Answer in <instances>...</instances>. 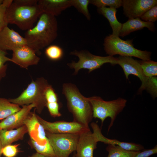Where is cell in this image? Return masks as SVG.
Wrapping results in <instances>:
<instances>
[{"label": "cell", "mask_w": 157, "mask_h": 157, "mask_svg": "<svg viewBox=\"0 0 157 157\" xmlns=\"http://www.w3.org/2000/svg\"><path fill=\"white\" fill-rule=\"evenodd\" d=\"M36 25L27 30L25 37L27 45L36 53L49 45L58 36V24L56 17L42 13Z\"/></svg>", "instance_id": "1"}, {"label": "cell", "mask_w": 157, "mask_h": 157, "mask_svg": "<svg viewBox=\"0 0 157 157\" xmlns=\"http://www.w3.org/2000/svg\"><path fill=\"white\" fill-rule=\"evenodd\" d=\"M62 93L66 98L68 109L73 115V121L89 127L93 116L88 97L82 95L76 86L71 83L63 84Z\"/></svg>", "instance_id": "2"}, {"label": "cell", "mask_w": 157, "mask_h": 157, "mask_svg": "<svg viewBox=\"0 0 157 157\" xmlns=\"http://www.w3.org/2000/svg\"><path fill=\"white\" fill-rule=\"evenodd\" d=\"M49 85L44 78H38L33 80L18 97L8 100L10 102L20 106L33 104L35 111L40 114L46 107L45 93Z\"/></svg>", "instance_id": "3"}, {"label": "cell", "mask_w": 157, "mask_h": 157, "mask_svg": "<svg viewBox=\"0 0 157 157\" xmlns=\"http://www.w3.org/2000/svg\"><path fill=\"white\" fill-rule=\"evenodd\" d=\"M43 13L38 4L32 6H23L13 1L6 10L8 24H15L23 30L32 28L33 24Z\"/></svg>", "instance_id": "4"}, {"label": "cell", "mask_w": 157, "mask_h": 157, "mask_svg": "<svg viewBox=\"0 0 157 157\" xmlns=\"http://www.w3.org/2000/svg\"><path fill=\"white\" fill-rule=\"evenodd\" d=\"M92 106L93 118L99 119L101 126L108 117L111 119L108 132L112 126L117 115L126 106V99L121 97L110 101L104 100L100 97L94 96L88 97Z\"/></svg>", "instance_id": "5"}, {"label": "cell", "mask_w": 157, "mask_h": 157, "mask_svg": "<svg viewBox=\"0 0 157 157\" xmlns=\"http://www.w3.org/2000/svg\"><path fill=\"white\" fill-rule=\"evenodd\" d=\"M103 45L105 51L108 56L119 55L122 56L134 57L143 60H151V52L135 48L133 40H124L119 36L110 34L105 38Z\"/></svg>", "instance_id": "6"}, {"label": "cell", "mask_w": 157, "mask_h": 157, "mask_svg": "<svg viewBox=\"0 0 157 157\" xmlns=\"http://www.w3.org/2000/svg\"><path fill=\"white\" fill-rule=\"evenodd\" d=\"M70 54L75 56L79 58L77 62L72 61L67 64L70 68L74 69V74L75 75L82 69H88L89 70V73H90L100 68L105 63H109L112 65L117 64L118 63L117 58L110 56H97L85 50L80 51L74 50L71 52Z\"/></svg>", "instance_id": "7"}, {"label": "cell", "mask_w": 157, "mask_h": 157, "mask_svg": "<svg viewBox=\"0 0 157 157\" xmlns=\"http://www.w3.org/2000/svg\"><path fill=\"white\" fill-rule=\"evenodd\" d=\"M45 132L56 157H69L76 151L79 135Z\"/></svg>", "instance_id": "8"}, {"label": "cell", "mask_w": 157, "mask_h": 157, "mask_svg": "<svg viewBox=\"0 0 157 157\" xmlns=\"http://www.w3.org/2000/svg\"><path fill=\"white\" fill-rule=\"evenodd\" d=\"M37 117L45 131L51 133L80 135L90 129L89 127L74 121H59L51 122L44 119L38 115Z\"/></svg>", "instance_id": "9"}, {"label": "cell", "mask_w": 157, "mask_h": 157, "mask_svg": "<svg viewBox=\"0 0 157 157\" xmlns=\"http://www.w3.org/2000/svg\"><path fill=\"white\" fill-rule=\"evenodd\" d=\"M117 58V64L123 69L126 79H128L130 74H133L138 77L141 81V85L138 93L140 94L145 90L149 77H147L144 75L139 61L129 56H119Z\"/></svg>", "instance_id": "10"}, {"label": "cell", "mask_w": 157, "mask_h": 157, "mask_svg": "<svg viewBox=\"0 0 157 157\" xmlns=\"http://www.w3.org/2000/svg\"><path fill=\"white\" fill-rule=\"evenodd\" d=\"M156 5V0H122L123 14L129 19L140 18L148 10Z\"/></svg>", "instance_id": "11"}, {"label": "cell", "mask_w": 157, "mask_h": 157, "mask_svg": "<svg viewBox=\"0 0 157 157\" xmlns=\"http://www.w3.org/2000/svg\"><path fill=\"white\" fill-rule=\"evenodd\" d=\"M31 139L38 144L45 146L50 144L43 127L39 121L35 109L24 122Z\"/></svg>", "instance_id": "12"}, {"label": "cell", "mask_w": 157, "mask_h": 157, "mask_svg": "<svg viewBox=\"0 0 157 157\" xmlns=\"http://www.w3.org/2000/svg\"><path fill=\"white\" fill-rule=\"evenodd\" d=\"M13 63L20 67L27 69L28 67L37 65L40 58L35 52L27 44L20 46L12 51Z\"/></svg>", "instance_id": "13"}, {"label": "cell", "mask_w": 157, "mask_h": 157, "mask_svg": "<svg viewBox=\"0 0 157 157\" xmlns=\"http://www.w3.org/2000/svg\"><path fill=\"white\" fill-rule=\"evenodd\" d=\"M27 44L24 38L7 26L0 31V49L4 51H13L18 47Z\"/></svg>", "instance_id": "14"}, {"label": "cell", "mask_w": 157, "mask_h": 157, "mask_svg": "<svg viewBox=\"0 0 157 157\" xmlns=\"http://www.w3.org/2000/svg\"><path fill=\"white\" fill-rule=\"evenodd\" d=\"M97 141L90 130L79 135L76 149V157H93V152L97 147Z\"/></svg>", "instance_id": "15"}, {"label": "cell", "mask_w": 157, "mask_h": 157, "mask_svg": "<svg viewBox=\"0 0 157 157\" xmlns=\"http://www.w3.org/2000/svg\"><path fill=\"white\" fill-rule=\"evenodd\" d=\"M35 108L33 104L22 106L19 111L3 120L0 122V130H12L19 128L24 125V122Z\"/></svg>", "instance_id": "16"}, {"label": "cell", "mask_w": 157, "mask_h": 157, "mask_svg": "<svg viewBox=\"0 0 157 157\" xmlns=\"http://www.w3.org/2000/svg\"><path fill=\"white\" fill-rule=\"evenodd\" d=\"M90 126L98 142H100L106 144L117 145L128 151H139L144 149V146L140 144L122 142L117 140L107 138L102 134L100 128L95 122H92Z\"/></svg>", "instance_id": "17"}, {"label": "cell", "mask_w": 157, "mask_h": 157, "mask_svg": "<svg viewBox=\"0 0 157 157\" xmlns=\"http://www.w3.org/2000/svg\"><path fill=\"white\" fill-rule=\"evenodd\" d=\"M38 3L43 13L55 17L71 6L70 0H38Z\"/></svg>", "instance_id": "18"}, {"label": "cell", "mask_w": 157, "mask_h": 157, "mask_svg": "<svg viewBox=\"0 0 157 157\" xmlns=\"http://www.w3.org/2000/svg\"><path fill=\"white\" fill-rule=\"evenodd\" d=\"M147 28L149 30L154 32L155 28L154 23L144 21L140 18H131L122 24L119 36L124 37L134 31Z\"/></svg>", "instance_id": "19"}, {"label": "cell", "mask_w": 157, "mask_h": 157, "mask_svg": "<svg viewBox=\"0 0 157 157\" xmlns=\"http://www.w3.org/2000/svg\"><path fill=\"white\" fill-rule=\"evenodd\" d=\"M28 131L25 125L15 129L1 130L0 139L3 147L13 142L23 139Z\"/></svg>", "instance_id": "20"}, {"label": "cell", "mask_w": 157, "mask_h": 157, "mask_svg": "<svg viewBox=\"0 0 157 157\" xmlns=\"http://www.w3.org/2000/svg\"><path fill=\"white\" fill-rule=\"evenodd\" d=\"M46 107L50 115L53 117H59L61 114L59 111L60 106L57 94L52 86L49 85L45 93Z\"/></svg>", "instance_id": "21"}, {"label": "cell", "mask_w": 157, "mask_h": 157, "mask_svg": "<svg viewBox=\"0 0 157 157\" xmlns=\"http://www.w3.org/2000/svg\"><path fill=\"white\" fill-rule=\"evenodd\" d=\"M98 12L102 15L108 21L112 29V35L119 36L122 24L117 20L116 14L117 10L113 8L103 7L97 9Z\"/></svg>", "instance_id": "22"}, {"label": "cell", "mask_w": 157, "mask_h": 157, "mask_svg": "<svg viewBox=\"0 0 157 157\" xmlns=\"http://www.w3.org/2000/svg\"><path fill=\"white\" fill-rule=\"evenodd\" d=\"M21 109L19 106L10 102L8 99L0 98V120L5 119Z\"/></svg>", "instance_id": "23"}, {"label": "cell", "mask_w": 157, "mask_h": 157, "mask_svg": "<svg viewBox=\"0 0 157 157\" xmlns=\"http://www.w3.org/2000/svg\"><path fill=\"white\" fill-rule=\"evenodd\" d=\"M108 154L107 157H135L140 151H133L125 150L119 146L108 144L106 148Z\"/></svg>", "instance_id": "24"}, {"label": "cell", "mask_w": 157, "mask_h": 157, "mask_svg": "<svg viewBox=\"0 0 157 157\" xmlns=\"http://www.w3.org/2000/svg\"><path fill=\"white\" fill-rule=\"evenodd\" d=\"M140 65L144 75L147 77L157 76V62L151 60H140Z\"/></svg>", "instance_id": "25"}, {"label": "cell", "mask_w": 157, "mask_h": 157, "mask_svg": "<svg viewBox=\"0 0 157 157\" xmlns=\"http://www.w3.org/2000/svg\"><path fill=\"white\" fill-rule=\"evenodd\" d=\"M90 0H70L71 6L74 7L79 12L83 14L88 20L91 15L88 9Z\"/></svg>", "instance_id": "26"}, {"label": "cell", "mask_w": 157, "mask_h": 157, "mask_svg": "<svg viewBox=\"0 0 157 157\" xmlns=\"http://www.w3.org/2000/svg\"><path fill=\"white\" fill-rule=\"evenodd\" d=\"M29 144L36 151V152L46 157H56L50 144L45 146H41L31 139L29 141Z\"/></svg>", "instance_id": "27"}, {"label": "cell", "mask_w": 157, "mask_h": 157, "mask_svg": "<svg viewBox=\"0 0 157 157\" xmlns=\"http://www.w3.org/2000/svg\"><path fill=\"white\" fill-rule=\"evenodd\" d=\"M45 53L49 59L56 61L60 60L63 56V52L59 46L52 45L48 46L45 49Z\"/></svg>", "instance_id": "28"}, {"label": "cell", "mask_w": 157, "mask_h": 157, "mask_svg": "<svg viewBox=\"0 0 157 157\" xmlns=\"http://www.w3.org/2000/svg\"><path fill=\"white\" fill-rule=\"evenodd\" d=\"M90 3L96 6L98 8L109 6L117 9L122 6L121 0H90Z\"/></svg>", "instance_id": "29"}, {"label": "cell", "mask_w": 157, "mask_h": 157, "mask_svg": "<svg viewBox=\"0 0 157 157\" xmlns=\"http://www.w3.org/2000/svg\"><path fill=\"white\" fill-rule=\"evenodd\" d=\"M13 1V0H3V3L0 5V31L5 26H8L6 10Z\"/></svg>", "instance_id": "30"}, {"label": "cell", "mask_w": 157, "mask_h": 157, "mask_svg": "<svg viewBox=\"0 0 157 157\" xmlns=\"http://www.w3.org/2000/svg\"><path fill=\"white\" fill-rule=\"evenodd\" d=\"M6 51L0 49V77H4L6 75L7 65L5 64L7 61L13 62L11 58L6 56Z\"/></svg>", "instance_id": "31"}, {"label": "cell", "mask_w": 157, "mask_h": 157, "mask_svg": "<svg viewBox=\"0 0 157 157\" xmlns=\"http://www.w3.org/2000/svg\"><path fill=\"white\" fill-rule=\"evenodd\" d=\"M140 18L144 21L153 23L155 22L157 20V5L148 10Z\"/></svg>", "instance_id": "32"}, {"label": "cell", "mask_w": 157, "mask_h": 157, "mask_svg": "<svg viewBox=\"0 0 157 157\" xmlns=\"http://www.w3.org/2000/svg\"><path fill=\"white\" fill-rule=\"evenodd\" d=\"M19 144L8 145L3 147L2 153L6 157H15L19 150L18 148Z\"/></svg>", "instance_id": "33"}, {"label": "cell", "mask_w": 157, "mask_h": 157, "mask_svg": "<svg viewBox=\"0 0 157 157\" xmlns=\"http://www.w3.org/2000/svg\"><path fill=\"white\" fill-rule=\"evenodd\" d=\"M145 90L150 93L154 99L157 96V78L149 77V81Z\"/></svg>", "instance_id": "34"}, {"label": "cell", "mask_w": 157, "mask_h": 157, "mask_svg": "<svg viewBox=\"0 0 157 157\" xmlns=\"http://www.w3.org/2000/svg\"><path fill=\"white\" fill-rule=\"evenodd\" d=\"M157 153V146L150 149H143L139 151L135 157H149Z\"/></svg>", "instance_id": "35"}, {"label": "cell", "mask_w": 157, "mask_h": 157, "mask_svg": "<svg viewBox=\"0 0 157 157\" xmlns=\"http://www.w3.org/2000/svg\"><path fill=\"white\" fill-rule=\"evenodd\" d=\"M38 0H14L13 2L18 5L32 6L38 4Z\"/></svg>", "instance_id": "36"}, {"label": "cell", "mask_w": 157, "mask_h": 157, "mask_svg": "<svg viewBox=\"0 0 157 157\" xmlns=\"http://www.w3.org/2000/svg\"><path fill=\"white\" fill-rule=\"evenodd\" d=\"M28 157H46L42 155L39 154L37 152L34 153Z\"/></svg>", "instance_id": "37"}, {"label": "cell", "mask_w": 157, "mask_h": 157, "mask_svg": "<svg viewBox=\"0 0 157 157\" xmlns=\"http://www.w3.org/2000/svg\"><path fill=\"white\" fill-rule=\"evenodd\" d=\"M3 147L0 139V157H1V155L2 154V151Z\"/></svg>", "instance_id": "38"}, {"label": "cell", "mask_w": 157, "mask_h": 157, "mask_svg": "<svg viewBox=\"0 0 157 157\" xmlns=\"http://www.w3.org/2000/svg\"><path fill=\"white\" fill-rule=\"evenodd\" d=\"M3 0H0V5L2 4L3 2Z\"/></svg>", "instance_id": "39"}, {"label": "cell", "mask_w": 157, "mask_h": 157, "mask_svg": "<svg viewBox=\"0 0 157 157\" xmlns=\"http://www.w3.org/2000/svg\"><path fill=\"white\" fill-rule=\"evenodd\" d=\"M72 157H75V152H74Z\"/></svg>", "instance_id": "40"}, {"label": "cell", "mask_w": 157, "mask_h": 157, "mask_svg": "<svg viewBox=\"0 0 157 157\" xmlns=\"http://www.w3.org/2000/svg\"><path fill=\"white\" fill-rule=\"evenodd\" d=\"M2 78L0 77V82L1 81V80L2 79Z\"/></svg>", "instance_id": "41"}, {"label": "cell", "mask_w": 157, "mask_h": 157, "mask_svg": "<svg viewBox=\"0 0 157 157\" xmlns=\"http://www.w3.org/2000/svg\"></svg>", "instance_id": "42"}]
</instances>
